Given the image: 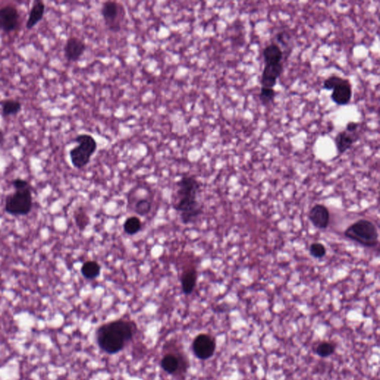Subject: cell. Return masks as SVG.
<instances>
[{
  "instance_id": "6da1fadb",
  "label": "cell",
  "mask_w": 380,
  "mask_h": 380,
  "mask_svg": "<svg viewBox=\"0 0 380 380\" xmlns=\"http://www.w3.org/2000/svg\"><path fill=\"white\" fill-rule=\"evenodd\" d=\"M173 206L184 225L195 223L203 214V205L198 201L201 183L192 175L183 176L176 182Z\"/></svg>"
},
{
  "instance_id": "7a4b0ae2",
  "label": "cell",
  "mask_w": 380,
  "mask_h": 380,
  "mask_svg": "<svg viewBox=\"0 0 380 380\" xmlns=\"http://www.w3.org/2000/svg\"><path fill=\"white\" fill-rule=\"evenodd\" d=\"M137 330L134 321L119 319L102 324L97 331V341L102 351L110 354L120 352L126 342L133 338Z\"/></svg>"
},
{
  "instance_id": "3957f363",
  "label": "cell",
  "mask_w": 380,
  "mask_h": 380,
  "mask_svg": "<svg viewBox=\"0 0 380 380\" xmlns=\"http://www.w3.org/2000/svg\"><path fill=\"white\" fill-rule=\"evenodd\" d=\"M344 236L367 248H374L379 244V233L374 224L367 219H360L350 225Z\"/></svg>"
},
{
  "instance_id": "277c9868",
  "label": "cell",
  "mask_w": 380,
  "mask_h": 380,
  "mask_svg": "<svg viewBox=\"0 0 380 380\" xmlns=\"http://www.w3.org/2000/svg\"><path fill=\"white\" fill-rule=\"evenodd\" d=\"M76 146L69 152L71 162L75 168L81 170L89 165L93 154L97 149L95 138L89 134H80L75 138Z\"/></svg>"
},
{
  "instance_id": "5b68a950",
  "label": "cell",
  "mask_w": 380,
  "mask_h": 380,
  "mask_svg": "<svg viewBox=\"0 0 380 380\" xmlns=\"http://www.w3.org/2000/svg\"><path fill=\"white\" fill-rule=\"evenodd\" d=\"M100 12L104 23L110 31L114 33L121 31L127 17V9L122 3L116 1L105 2L102 3Z\"/></svg>"
},
{
  "instance_id": "8992f818",
  "label": "cell",
  "mask_w": 380,
  "mask_h": 380,
  "mask_svg": "<svg viewBox=\"0 0 380 380\" xmlns=\"http://www.w3.org/2000/svg\"><path fill=\"white\" fill-rule=\"evenodd\" d=\"M33 207V197L31 189L16 190L8 195L5 203V211L12 215H26Z\"/></svg>"
},
{
  "instance_id": "52a82bcc",
  "label": "cell",
  "mask_w": 380,
  "mask_h": 380,
  "mask_svg": "<svg viewBox=\"0 0 380 380\" xmlns=\"http://www.w3.org/2000/svg\"><path fill=\"white\" fill-rule=\"evenodd\" d=\"M216 342L215 339L208 334H201L197 336L192 343L194 354L198 359L206 360L215 354Z\"/></svg>"
},
{
  "instance_id": "ba28073f",
  "label": "cell",
  "mask_w": 380,
  "mask_h": 380,
  "mask_svg": "<svg viewBox=\"0 0 380 380\" xmlns=\"http://www.w3.org/2000/svg\"><path fill=\"white\" fill-rule=\"evenodd\" d=\"M20 26V14L17 8L6 6L0 9V29L5 33L13 32Z\"/></svg>"
},
{
  "instance_id": "9c48e42d",
  "label": "cell",
  "mask_w": 380,
  "mask_h": 380,
  "mask_svg": "<svg viewBox=\"0 0 380 380\" xmlns=\"http://www.w3.org/2000/svg\"><path fill=\"white\" fill-rule=\"evenodd\" d=\"M86 50V42L77 37H71L64 46V55L68 61L77 62Z\"/></svg>"
},
{
  "instance_id": "30bf717a",
  "label": "cell",
  "mask_w": 380,
  "mask_h": 380,
  "mask_svg": "<svg viewBox=\"0 0 380 380\" xmlns=\"http://www.w3.org/2000/svg\"><path fill=\"white\" fill-rule=\"evenodd\" d=\"M284 66L282 63L265 64L261 77V87L274 89L277 85V80L283 73Z\"/></svg>"
},
{
  "instance_id": "8fae6325",
  "label": "cell",
  "mask_w": 380,
  "mask_h": 380,
  "mask_svg": "<svg viewBox=\"0 0 380 380\" xmlns=\"http://www.w3.org/2000/svg\"><path fill=\"white\" fill-rule=\"evenodd\" d=\"M309 220L312 225L319 230L327 229L330 223L329 209L323 204H316L310 209L308 214Z\"/></svg>"
},
{
  "instance_id": "7c38bea8",
  "label": "cell",
  "mask_w": 380,
  "mask_h": 380,
  "mask_svg": "<svg viewBox=\"0 0 380 380\" xmlns=\"http://www.w3.org/2000/svg\"><path fill=\"white\" fill-rule=\"evenodd\" d=\"M198 282V270L196 266L192 264L185 266L183 269L181 275V284L183 293L185 295H191L196 288Z\"/></svg>"
},
{
  "instance_id": "4fadbf2b",
  "label": "cell",
  "mask_w": 380,
  "mask_h": 380,
  "mask_svg": "<svg viewBox=\"0 0 380 380\" xmlns=\"http://www.w3.org/2000/svg\"><path fill=\"white\" fill-rule=\"evenodd\" d=\"M353 90L351 83L348 79H345L342 83L333 89L331 99L339 105H345L349 103L352 98Z\"/></svg>"
},
{
  "instance_id": "5bb4252c",
  "label": "cell",
  "mask_w": 380,
  "mask_h": 380,
  "mask_svg": "<svg viewBox=\"0 0 380 380\" xmlns=\"http://www.w3.org/2000/svg\"><path fill=\"white\" fill-rule=\"evenodd\" d=\"M161 367L163 370L170 374H175L181 368H187V363L180 355L174 353H169L165 355L161 360Z\"/></svg>"
},
{
  "instance_id": "9a60e30c",
  "label": "cell",
  "mask_w": 380,
  "mask_h": 380,
  "mask_svg": "<svg viewBox=\"0 0 380 380\" xmlns=\"http://www.w3.org/2000/svg\"><path fill=\"white\" fill-rule=\"evenodd\" d=\"M358 140L356 133H349L346 130L342 131L337 134L335 138L336 146L339 154L346 152L352 147L353 144Z\"/></svg>"
},
{
  "instance_id": "2e32d148",
  "label": "cell",
  "mask_w": 380,
  "mask_h": 380,
  "mask_svg": "<svg viewBox=\"0 0 380 380\" xmlns=\"http://www.w3.org/2000/svg\"><path fill=\"white\" fill-rule=\"evenodd\" d=\"M45 3L42 1H35L30 11L26 23L27 29L30 30L37 26L43 18L45 14Z\"/></svg>"
},
{
  "instance_id": "e0dca14e",
  "label": "cell",
  "mask_w": 380,
  "mask_h": 380,
  "mask_svg": "<svg viewBox=\"0 0 380 380\" xmlns=\"http://www.w3.org/2000/svg\"><path fill=\"white\" fill-rule=\"evenodd\" d=\"M263 57L265 64H279L282 62L283 51L279 45L273 42L264 48L263 51Z\"/></svg>"
},
{
  "instance_id": "ac0fdd59",
  "label": "cell",
  "mask_w": 380,
  "mask_h": 380,
  "mask_svg": "<svg viewBox=\"0 0 380 380\" xmlns=\"http://www.w3.org/2000/svg\"><path fill=\"white\" fill-rule=\"evenodd\" d=\"M80 272L85 279L93 280L100 277L101 266L96 261H87L83 263Z\"/></svg>"
},
{
  "instance_id": "d6986e66",
  "label": "cell",
  "mask_w": 380,
  "mask_h": 380,
  "mask_svg": "<svg viewBox=\"0 0 380 380\" xmlns=\"http://www.w3.org/2000/svg\"><path fill=\"white\" fill-rule=\"evenodd\" d=\"M1 105L2 114L4 118L18 115L22 110V104L19 100H4L1 102Z\"/></svg>"
},
{
  "instance_id": "ffe728a7",
  "label": "cell",
  "mask_w": 380,
  "mask_h": 380,
  "mask_svg": "<svg viewBox=\"0 0 380 380\" xmlns=\"http://www.w3.org/2000/svg\"><path fill=\"white\" fill-rule=\"evenodd\" d=\"M74 219L80 231H84L90 224V218L83 206H79L74 212Z\"/></svg>"
},
{
  "instance_id": "44dd1931",
  "label": "cell",
  "mask_w": 380,
  "mask_h": 380,
  "mask_svg": "<svg viewBox=\"0 0 380 380\" xmlns=\"http://www.w3.org/2000/svg\"><path fill=\"white\" fill-rule=\"evenodd\" d=\"M142 229V222L137 216H131L126 219L124 224V230L129 236H134L139 233Z\"/></svg>"
},
{
  "instance_id": "7402d4cb",
  "label": "cell",
  "mask_w": 380,
  "mask_h": 380,
  "mask_svg": "<svg viewBox=\"0 0 380 380\" xmlns=\"http://www.w3.org/2000/svg\"><path fill=\"white\" fill-rule=\"evenodd\" d=\"M152 202L148 198H141L135 203L134 211L138 215L146 216L149 215L152 211Z\"/></svg>"
},
{
  "instance_id": "603a6c76",
  "label": "cell",
  "mask_w": 380,
  "mask_h": 380,
  "mask_svg": "<svg viewBox=\"0 0 380 380\" xmlns=\"http://www.w3.org/2000/svg\"><path fill=\"white\" fill-rule=\"evenodd\" d=\"M277 92L271 88L261 87L258 97L263 105H268L275 100Z\"/></svg>"
},
{
  "instance_id": "cb8c5ba5",
  "label": "cell",
  "mask_w": 380,
  "mask_h": 380,
  "mask_svg": "<svg viewBox=\"0 0 380 380\" xmlns=\"http://www.w3.org/2000/svg\"><path fill=\"white\" fill-rule=\"evenodd\" d=\"M335 350L336 345L334 344L329 342H323L317 346L316 353L320 357L325 358L334 354Z\"/></svg>"
},
{
  "instance_id": "d4e9b609",
  "label": "cell",
  "mask_w": 380,
  "mask_h": 380,
  "mask_svg": "<svg viewBox=\"0 0 380 380\" xmlns=\"http://www.w3.org/2000/svg\"><path fill=\"white\" fill-rule=\"evenodd\" d=\"M310 254L316 258H322L326 255V248L324 244L314 242L310 246Z\"/></svg>"
},
{
  "instance_id": "484cf974",
  "label": "cell",
  "mask_w": 380,
  "mask_h": 380,
  "mask_svg": "<svg viewBox=\"0 0 380 380\" xmlns=\"http://www.w3.org/2000/svg\"><path fill=\"white\" fill-rule=\"evenodd\" d=\"M345 79L342 78L341 77L337 76V75H331L329 78L324 80L323 83V88L324 89L333 90L336 86L342 83Z\"/></svg>"
},
{
  "instance_id": "4316f807",
  "label": "cell",
  "mask_w": 380,
  "mask_h": 380,
  "mask_svg": "<svg viewBox=\"0 0 380 380\" xmlns=\"http://www.w3.org/2000/svg\"><path fill=\"white\" fill-rule=\"evenodd\" d=\"M12 185L16 190H23L31 189L30 184L26 180L22 178H16L12 181Z\"/></svg>"
},
{
  "instance_id": "83f0119b",
  "label": "cell",
  "mask_w": 380,
  "mask_h": 380,
  "mask_svg": "<svg viewBox=\"0 0 380 380\" xmlns=\"http://www.w3.org/2000/svg\"><path fill=\"white\" fill-rule=\"evenodd\" d=\"M359 127V124L356 122H349L346 126V129L345 130L349 133H355L356 130H357L358 127Z\"/></svg>"
},
{
  "instance_id": "f1b7e54d",
  "label": "cell",
  "mask_w": 380,
  "mask_h": 380,
  "mask_svg": "<svg viewBox=\"0 0 380 380\" xmlns=\"http://www.w3.org/2000/svg\"><path fill=\"white\" fill-rule=\"evenodd\" d=\"M5 142V135L3 132L0 131V145L3 144Z\"/></svg>"
}]
</instances>
